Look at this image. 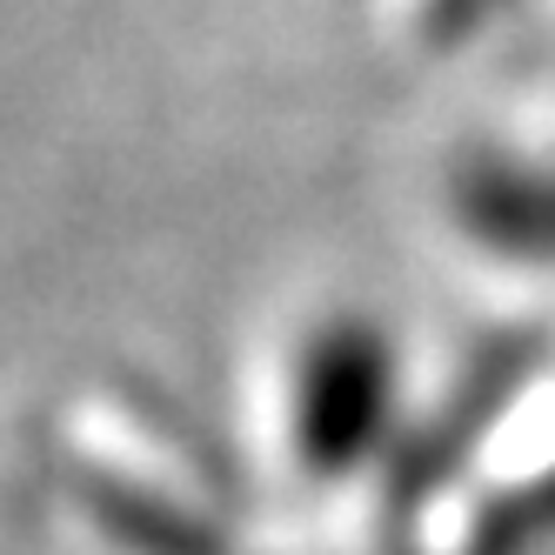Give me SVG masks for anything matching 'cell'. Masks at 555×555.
<instances>
[{
  "instance_id": "6da1fadb",
  "label": "cell",
  "mask_w": 555,
  "mask_h": 555,
  "mask_svg": "<svg viewBox=\"0 0 555 555\" xmlns=\"http://www.w3.org/2000/svg\"><path fill=\"white\" fill-rule=\"evenodd\" d=\"M409 428L402 354L362 308H322L288 328L268 369V449L295 495H341Z\"/></svg>"
}]
</instances>
